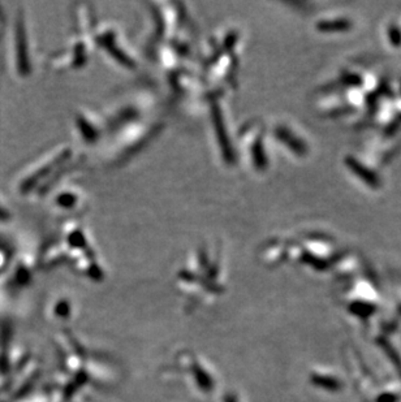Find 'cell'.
<instances>
[{
  "label": "cell",
  "instance_id": "cell-1",
  "mask_svg": "<svg viewBox=\"0 0 401 402\" xmlns=\"http://www.w3.org/2000/svg\"><path fill=\"white\" fill-rule=\"evenodd\" d=\"M346 161H347L349 170H352L355 175H358L360 179L365 181L366 184H369L370 187H378L379 185L378 177H375V175L372 170H367L366 167H364L362 164H360L358 161H355L353 158H347Z\"/></svg>",
  "mask_w": 401,
  "mask_h": 402
},
{
  "label": "cell",
  "instance_id": "cell-2",
  "mask_svg": "<svg viewBox=\"0 0 401 402\" xmlns=\"http://www.w3.org/2000/svg\"><path fill=\"white\" fill-rule=\"evenodd\" d=\"M313 383L321 388H324V389H329V391H339L341 388V383L339 380L336 379H332V377H329V376H313L312 377Z\"/></svg>",
  "mask_w": 401,
  "mask_h": 402
},
{
  "label": "cell",
  "instance_id": "cell-3",
  "mask_svg": "<svg viewBox=\"0 0 401 402\" xmlns=\"http://www.w3.org/2000/svg\"><path fill=\"white\" fill-rule=\"evenodd\" d=\"M350 27L348 20H335V21H322L318 24V29L323 32H334V30H347Z\"/></svg>",
  "mask_w": 401,
  "mask_h": 402
},
{
  "label": "cell",
  "instance_id": "cell-4",
  "mask_svg": "<svg viewBox=\"0 0 401 402\" xmlns=\"http://www.w3.org/2000/svg\"><path fill=\"white\" fill-rule=\"evenodd\" d=\"M350 311L356 315H360L362 318H366L369 315H372L374 311V306L369 304H362V302H355L350 306Z\"/></svg>",
  "mask_w": 401,
  "mask_h": 402
},
{
  "label": "cell",
  "instance_id": "cell-5",
  "mask_svg": "<svg viewBox=\"0 0 401 402\" xmlns=\"http://www.w3.org/2000/svg\"><path fill=\"white\" fill-rule=\"evenodd\" d=\"M399 397L393 394H384L376 400V402H397Z\"/></svg>",
  "mask_w": 401,
  "mask_h": 402
},
{
  "label": "cell",
  "instance_id": "cell-6",
  "mask_svg": "<svg viewBox=\"0 0 401 402\" xmlns=\"http://www.w3.org/2000/svg\"><path fill=\"white\" fill-rule=\"evenodd\" d=\"M391 41H393V45H400L401 38L399 30H396V29L391 30Z\"/></svg>",
  "mask_w": 401,
  "mask_h": 402
}]
</instances>
